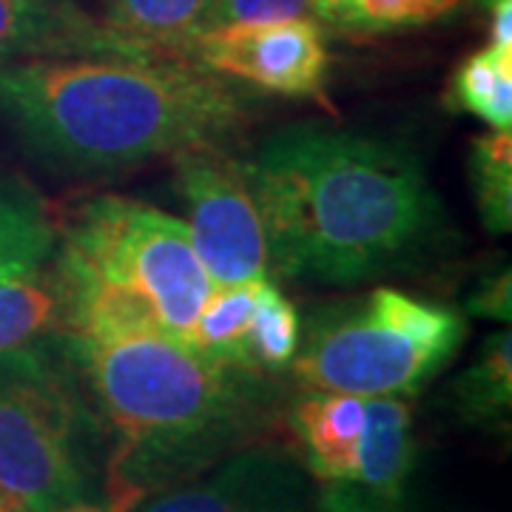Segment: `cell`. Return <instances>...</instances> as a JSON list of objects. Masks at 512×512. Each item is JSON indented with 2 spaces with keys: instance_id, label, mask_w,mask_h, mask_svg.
<instances>
[{
  "instance_id": "cell-1",
  "label": "cell",
  "mask_w": 512,
  "mask_h": 512,
  "mask_svg": "<svg viewBox=\"0 0 512 512\" xmlns=\"http://www.w3.org/2000/svg\"><path fill=\"white\" fill-rule=\"evenodd\" d=\"M271 268L328 288L413 268L439 248L447 214L421 160L379 137L296 123L245 160Z\"/></svg>"
},
{
  "instance_id": "cell-2",
  "label": "cell",
  "mask_w": 512,
  "mask_h": 512,
  "mask_svg": "<svg viewBox=\"0 0 512 512\" xmlns=\"http://www.w3.org/2000/svg\"><path fill=\"white\" fill-rule=\"evenodd\" d=\"M248 111L191 60L40 57L0 66V120L69 177H114L188 148L228 146Z\"/></svg>"
},
{
  "instance_id": "cell-3",
  "label": "cell",
  "mask_w": 512,
  "mask_h": 512,
  "mask_svg": "<svg viewBox=\"0 0 512 512\" xmlns=\"http://www.w3.org/2000/svg\"><path fill=\"white\" fill-rule=\"evenodd\" d=\"M100 424L117 436L114 504L200 476L231 456L265 419L262 373L205 359L154 330L60 333Z\"/></svg>"
},
{
  "instance_id": "cell-4",
  "label": "cell",
  "mask_w": 512,
  "mask_h": 512,
  "mask_svg": "<svg viewBox=\"0 0 512 512\" xmlns=\"http://www.w3.org/2000/svg\"><path fill=\"white\" fill-rule=\"evenodd\" d=\"M55 259L72 293L66 333L154 330L185 342L214 288L180 217L117 194L74 211Z\"/></svg>"
},
{
  "instance_id": "cell-5",
  "label": "cell",
  "mask_w": 512,
  "mask_h": 512,
  "mask_svg": "<svg viewBox=\"0 0 512 512\" xmlns=\"http://www.w3.org/2000/svg\"><path fill=\"white\" fill-rule=\"evenodd\" d=\"M100 419L60 336L0 353V507L69 512L100 493Z\"/></svg>"
},
{
  "instance_id": "cell-6",
  "label": "cell",
  "mask_w": 512,
  "mask_h": 512,
  "mask_svg": "<svg viewBox=\"0 0 512 512\" xmlns=\"http://www.w3.org/2000/svg\"><path fill=\"white\" fill-rule=\"evenodd\" d=\"M467 336V319L399 288L313 313L291 370L308 390L348 396H413L447 365Z\"/></svg>"
},
{
  "instance_id": "cell-7",
  "label": "cell",
  "mask_w": 512,
  "mask_h": 512,
  "mask_svg": "<svg viewBox=\"0 0 512 512\" xmlns=\"http://www.w3.org/2000/svg\"><path fill=\"white\" fill-rule=\"evenodd\" d=\"M185 228L214 285H245L271 276L265 225L245 163L228 146L188 148L171 157Z\"/></svg>"
},
{
  "instance_id": "cell-8",
  "label": "cell",
  "mask_w": 512,
  "mask_h": 512,
  "mask_svg": "<svg viewBox=\"0 0 512 512\" xmlns=\"http://www.w3.org/2000/svg\"><path fill=\"white\" fill-rule=\"evenodd\" d=\"M188 60L228 83L330 106L328 40L325 26L313 18L205 29L194 37Z\"/></svg>"
},
{
  "instance_id": "cell-9",
  "label": "cell",
  "mask_w": 512,
  "mask_h": 512,
  "mask_svg": "<svg viewBox=\"0 0 512 512\" xmlns=\"http://www.w3.org/2000/svg\"><path fill=\"white\" fill-rule=\"evenodd\" d=\"M123 512H316V498L288 450L248 444L205 476L154 490Z\"/></svg>"
},
{
  "instance_id": "cell-10",
  "label": "cell",
  "mask_w": 512,
  "mask_h": 512,
  "mask_svg": "<svg viewBox=\"0 0 512 512\" xmlns=\"http://www.w3.org/2000/svg\"><path fill=\"white\" fill-rule=\"evenodd\" d=\"M40 57L168 60L114 35L77 0H0V66Z\"/></svg>"
},
{
  "instance_id": "cell-11",
  "label": "cell",
  "mask_w": 512,
  "mask_h": 512,
  "mask_svg": "<svg viewBox=\"0 0 512 512\" xmlns=\"http://www.w3.org/2000/svg\"><path fill=\"white\" fill-rule=\"evenodd\" d=\"M293 430L313 476L325 484H353L359 444L365 433L362 396L311 390L293 407Z\"/></svg>"
},
{
  "instance_id": "cell-12",
  "label": "cell",
  "mask_w": 512,
  "mask_h": 512,
  "mask_svg": "<svg viewBox=\"0 0 512 512\" xmlns=\"http://www.w3.org/2000/svg\"><path fill=\"white\" fill-rule=\"evenodd\" d=\"M72 328V293L57 259L0 279V353L29 348Z\"/></svg>"
},
{
  "instance_id": "cell-13",
  "label": "cell",
  "mask_w": 512,
  "mask_h": 512,
  "mask_svg": "<svg viewBox=\"0 0 512 512\" xmlns=\"http://www.w3.org/2000/svg\"><path fill=\"white\" fill-rule=\"evenodd\" d=\"M214 0H100V23L128 43L168 60H188L194 37L205 32Z\"/></svg>"
},
{
  "instance_id": "cell-14",
  "label": "cell",
  "mask_w": 512,
  "mask_h": 512,
  "mask_svg": "<svg viewBox=\"0 0 512 512\" xmlns=\"http://www.w3.org/2000/svg\"><path fill=\"white\" fill-rule=\"evenodd\" d=\"M413 464V413L404 396L365 399V433L353 484L376 498H399Z\"/></svg>"
},
{
  "instance_id": "cell-15",
  "label": "cell",
  "mask_w": 512,
  "mask_h": 512,
  "mask_svg": "<svg viewBox=\"0 0 512 512\" xmlns=\"http://www.w3.org/2000/svg\"><path fill=\"white\" fill-rule=\"evenodd\" d=\"M57 222L32 185L0 177V279L32 271L57 251Z\"/></svg>"
},
{
  "instance_id": "cell-16",
  "label": "cell",
  "mask_w": 512,
  "mask_h": 512,
  "mask_svg": "<svg viewBox=\"0 0 512 512\" xmlns=\"http://www.w3.org/2000/svg\"><path fill=\"white\" fill-rule=\"evenodd\" d=\"M256 285L259 279L245 285H214L185 336V345L211 362L251 370L248 333L256 308Z\"/></svg>"
},
{
  "instance_id": "cell-17",
  "label": "cell",
  "mask_w": 512,
  "mask_h": 512,
  "mask_svg": "<svg viewBox=\"0 0 512 512\" xmlns=\"http://www.w3.org/2000/svg\"><path fill=\"white\" fill-rule=\"evenodd\" d=\"M447 106L473 114L493 131H512V52L487 43L464 57L450 77Z\"/></svg>"
},
{
  "instance_id": "cell-18",
  "label": "cell",
  "mask_w": 512,
  "mask_h": 512,
  "mask_svg": "<svg viewBox=\"0 0 512 512\" xmlns=\"http://www.w3.org/2000/svg\"><path fill=\"white\" fill-rule=\"evenodd\" d=\"M458 413L464 419L487 424L507 416L512 402V333L510 328L493 330L473 365L456 382Z\"/></svg>"
},
{
  "instance_id": "cell-19",
  "label": "cell",
  "mask_w": 512,
  "mask_h": 512,
  "mask_svg": "<svg viewBox=\"0 0 512 512\" xmlns=\"http://www.w3.org/2000/svg\"><path fill=\"white\" fill-rule=\"evenodd\" d=\"M302 339V322L293 302L268 279L256 285V308L248 333V365L254 373H276L291 367Z\"/></svg>"
},
{
  "instance_id": "cell-20",
  "label": "cell",
  "mask_w": 512,
  "mask_h": 512,
  "mask_svg": "<svg viewBox=\"0 0 512 512\" xmlns=\"http://www.w3.org/2000/svg\"><path fill=\"white\" fill-rule=\"evenodd\" d=\"M470 185L478 217L490 234L512 228V131L478 134L470 148Z\"/></svg>"
},
{
  "instance_id": "cell-21",
  "label": "cell",
  "mask_w": 512,
  "mask_h": 512,
  "mask_svg": "<svg viewBox=\"0 0 512 512\" xmlns=\"http://www.w3.org/2000/svg\"><path fill=\"white\" fill-rule=\"evenodd\" d=\"M464 0H348L336 32L342 35H390L421 29L453 15Z\"/></svg>"
},
{
  "instance_id": "cell-22",
  "label": "cell",
  "mask_w": 512,
  "mask_h": 512,
  "mask_svg": "<svg viewBox=\"0 0 512 512\" xmlns=\"http://www.w3.org/2000/svg\"><path fill=\"white\" fill-rule=\"evenodd\" d=\"M296 18H313L311 0H214L205 29L234 26V23H276V20Z\"/></svg>"
},
{
  "instance_id": "cell-23",
  "label": "cell",
  "mask_w": 512,
  "mask_h": 512,
  "mask_svg": "<svg viewBox=\"0 0 512 512\" xmlns=\"http://www.w3.org/2000/svg\"><path fill=\"white\" fill-rule=\"evenodd\" d=\"M467 311L481 319H493V322H504L510 325L512 319V279L510 271H498V274L487 276L478 282L473 296L467 299Z\"/></svg>"
},
{
  "instance_id": "cell-24",
  "label": "cell",
  "mask_w": 512,
  "mask_h": 512,
  "mask_svg": "<svg viewBox=\"0 0 512 512\" xmlns=\"http://www.w3.org/2000/svg\"><path fill=\"white\" fill-rule=\"evenodd\" d=\"M316 512H382L373 498H367L356 484L336 481L325 484V490L316 495Z\"/></svg>"
},
{
  "instance_id": "cell-25",
  "label": "cell",
  "mask_w": 512,
  "mask_h": 512,
  "mask_svg": "<svg viewBox=\"0 0 512 512\" xmlns=\"http://www.w3.org/2000/svg\"><path fill=\"white\" fill-rule=\"evenodd\" d=\"M490 12V43L512 52V0H478Z\"/></svg>"
},
{
  "instance_id": "cell-26",
  "label": "cell",
  "mask_w": 512,
  "mask_h": 512,
  "mask_svg": "<svg viewBox=\"0 0 512 512\" xmlns=\"http://www.w3.org/2000/svg\"><path fill=\"white\" fill-rule=\"evenodd\" d=\"M345 3H348V0H311L313 18L319 20L325 29H333V32H336L339 18H342V12H345Z\"/></svg>"
},
{
  "instance_id": "cell-27",
  "label": "cell",
  "mask_w": 512,
  "mask_h": 512,
  "mask_svg": "<svg viewBox=\"0 0 512 512\" xmlns=\"http://www.w3.org/2000/svg\"><path fill=\"white\" fill-rule=\"evenodd\" d=\"M69 512H100L97 507H77V510H69Z\"/></svg>"
},
{
  "instance_id": "cell-28",
  "label": "cell",
  "mask_w": 512,
  "mask_h": 512,
  "mask_svg": "<svg viewBox=\"0 0 512 512\" xmlns=\"http://www.w3.org/2000/svg\"><path fill=\"white\" fill-rule=\"evenodd\" d=\"M0 512H3V507H0Z\"/></svg>"
}]
</instances>
